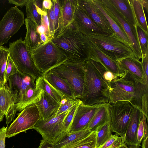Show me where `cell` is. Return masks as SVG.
<instances>
[{"instance_id":"cell-1","label":"cell","mask_w":148,"mask_h":148,"mask_svg":"<svg viewBox=\"0 0 148 148\" xmlns=\"http://www.w3.org/2000/svg\"><path fill=\"white\" fill-rule=\"evenodd\" d=\"M124 71L123 76L109 83V103L128 101L138 107L148 119V84H143L128 71Z\"/></svg>"},{"instance_id":"cell-2","label":"cell","mask_w":148,"mask_h":148,"mask_svg":"<svg viewBox=\"0 0 148 148\" xmlns=\"http://www.w3.org/2000/svg\"><path fill=\"white\" fill-rule=\"evenodd\" d=\"M51 40L65 53L68 60L84 63L90 59L92 45L87 36L76 29L72 23L61 35Z\"/></svg>"},{"instance_id":"cell-3","label":"cell","mask_w":148,"mask_h":148,"mask_svg":"<svg viewBox=\"0 0 148 148\" xmlns=\"http://www.w3.org/2000/svg\"><path fill=\"white\" fill-rule=\"evenodd\" d=\"M85 78L83 95L84 105L107 104L110 101V87L89 60L84 64Z\"/></svg>"},{"instance_id":"cell-4","label":"cell","mask_w":148,"mask_h":148,"mask_svg":"<svg viewBox=\"0 0 148 148\" xmlns=\"http://www.w3.org/2000/svg\"><path fill=\"white\" fill-rule=\"evenodd\" d=\"M29 50L35 66L43 75L68 60L66 55L51 39Z\"/></svg>"},{"instance_id":"cell-5","label":"cell","mask_w":148,"mask_h":148,"mask_svg":"<svg viewBox=\"0 0 148 148\" xmlns=\"http://www.w3.org/2000/svg\"><path fill=\"white\" fill-rule=\"evenodd\" d=\"M87 37L92 45L115 61L135 56L130 46L112 35L94 34Z\"/></svg>"},{"instance_id":"cell-6","label":"cell","mask_w":148,"mask_h":148,"mask_svg":"<svg viewBox=\"0 0 148 148\" xmlns=\"http://www.w3.org/2000/svg\"><path fill=\"white\" fill-rule=\"evenodd\" d=\"M84 64L67 60L50 70L66 81L72 89L75 98L79 100L82 97L85 81Z\"/></svg>"},{"instance_id":"cell-7","label":"cell","mask_w":148,"mask_h":148,"mask_svg":"<svg viewBox=\"0 0 148 148\" xmlns=\"http://www.w3.org/2000/svg\"><path fill=\"white\" fill-rule=\"evenodd\" d=\"M8 49L10 56L20 72L36 79L43 75L35 66L29 48L21 38L10 42Z\"/></svg>"},{"instance_id":"cell-8","label":"cell","mask_w":148,"mask_h":148,"mask_svg":"<svg viewBox=\"0 0 148 148\" xmlns=\"http://www.w3.org/2000/svg\"><path fill=\"white\" fill-rule=\"evenodd\" d=\"M112 132L123 137L130 120L133 106L128 101H118L106 104Z\"/></svg>"},{"instance_id":"cell-9","label":"cell","mask_w":148,"mask_h":148,"mask_svg":"<svg viewBox=\"0 0 148 148\" xmlns=\"http://www.w3.org/2000/svg\"><path fill=\"white\" fill-rule=\"evenodd\" d=\"M70 110L57 116H52L45 121L40 119L33 129L41 135L43 139L53 145L66 133L64 121Z\"/></svg>"},{"instance_id":"cell-10","label":"cell","mask_w":148,"mask_h":148,"mask_svg":"<svg viewBox=\"0 0 148 148\" xmlns=\"http://www.w3.org/2000/svg\"><path fill=\"white\" fill-rule=\"evenodd\" d=\"M40 118V111L36 103L27 107L18 114L17 118L8 127L6 138H10L21 132L33 129Z\"/></svg>"},{"instance_id":"cell-11","label":"cell","mask_w":148,"mask_h":148,"mask_svg":"<svg viewBox=\"0 0 148 148\" xmlns=\"http://www.w3.org/2000/svg\"><path fill=\"white\" fill-rule=\"evenodd\" d=\"M23 12L17 7H12L0 21V45L7 43L24 23Z\"/></svg>"},{"instance_id":"cell-12","label":"cell","mask_w":148,"mask_h":148,"mask_svg":"<svg viewBox=\"0 0 148 148\" xmlns=\"http://www.w3.org/2000/svg\"><path fill=\"white\" fill-rule=\"evenodd\" d=\"M110 15L122 27L127 35L130 47L135 58L139 60L142 58L136 28L128 22L108 0H101Z\"/></svg>"},{"instance_id":"cell-13","label":"cell","mask_w":148,"mask_h":148,"mask_svg":"<svg viewBox=\"0 0 148 148\" xmlns=\"http://www.w3.org/2000/svg\"><path fill=\"white\" fill-rule=\"evenodd\" d=\"M37 79L19 71L9 77L7 84L12 93L17 98L16 104L22 101L28 88L36 86Z\"/></svg>"},{"instance_id":"cell-14","label":"cell","mask_w":148,"mask_h":148,"mask_svg":"<svg viewBox=\"0 0 148 148\" xmlns=\"http://www.w3.org/2000/svg\"><path fill=\"white\" fill-rule=\"evenodd\" d=\"M72 23L76 29L86 36L94 34H108L95 23L78 4Z\"/></svg>"},{"instance_id":"cell-15","label":"cell","mask_w":148,"mask_h":148,"mask_svg":"<svg viewBox=\"0 0 148 148\" xmlns=\"http://www.w3.org/2000/svg\"><path fill=\"white\" fill-rule=\"evenodd\" d=\"M103 105L87 106L81 102L75 112L69 132L78 131L87 128L88 124L97 110Z\"/></svg>"},{"instance_id":"cell-16","label":"cell","mask_w":148,"mask_h":148,"mask_svg":"<svg viewBox=\"0 0 148 148\" xmlns=\"http://www.w3.org/2000/svg\"><path fill=\"white\" fill-rule=\"evenodd\" d=\"M60 11L58 28L52 38L61 35L72 23L78 5V0H60Z\"/></svg>"},{"instance_id":"cell-17","label":"cell","mask_w":148,"mask_h":148,"mask_svg":"<svg viewBox=\"0 0 148 148\" xmlns=\"http://www.w3.org/2000/svg\"><path fill=\"white\" fill-rule=\"evenodd\" d=\"M82 7L95 23L107 34L114 36L108 21L95 5L94 0H78Z\"/></svg>"},{"instance_id":"cell-18","label":"cell","mask_w":148,"mask_h":148,"mask_svg":"<svg viewBox=\"0 0 148 148\" xmlns=\"http://www.w3.org/2000/svg\"><path fill=\"white\" fill-rule=\"evenodd\" d=\"M17 101V98L12 93L7 83L0 87V111L5 114L7 125L15 116Z\"/></svg>"},{"instance_id":"cell-19","label":"cell","mask_w":148,"mask_h":148,"mask_svg":"<svg viewBox=\"0 0 148 148\" xmlns=\"http://www.w3.org/2000/svg\"><path fill=\"white\" fill-rule=\"evenodd\" d=\"M90 59L100 62L118 78L123 76L125 71L119 68L118 62L92 45Z\"/></svg>"},{"instance_id":"cell-20","label":"cell","mask_w":148,"mask_h":148,"mask_svg":"<svg viewBox=\"0 0 148 148\" xmlns=\"http://www.w3.org/2000/svg\"><path fill=\"white\" fill-rule=\"evenodd\" d=\"M143 112L137 107L134 106L130 120L124 137L125 143L127 145L137 144V132Z\"/></svg>"},{"instance_id":"cell-21","label":"cell","mask_w":148,"mask_h":148,"mask_svg":"<svg viewBox=\"0 0 148 148\" xmlns=\"http://www.w3.org/2000/svg\"><path fill=\"white\" fill-rule=\"evenodd\" d=\"M42 76L50 85L64 96L75 98L72 89L64 79L50 71L46 73Z\"/></svg>"},{"instance_id":"cell-22","label":"cell","mask_w":148,"mask_h":148,"mask_svg":"<svg viewBox=\"0 0 148 148\" xmlns=\"http://www.w3.org/2000/svg\"><path fill=\"white\" fill-rule=\"evenodd\" d=\"M39 110L41 119L44 121L53 115L59 104L42 90L39 99L36 103Z\"/></svg>"},{"instance_id":"cell-23","label":"cell","mask_w":148,"mask_h":148,"mask_svg":"<svg viewBox=\"0 0 148 148\" xmlns=\"http://www.w3.org/2000/svg\"><path fill=\"white\" fill-rule=\"evenodd\" d=\"M118 62L119 67L121 70L128 71L138 80L145 84L141 62L137 60L135 56L126 58Z\"/></svg>"},{"instance_id":"cell-24","label":"cell","mask_w":148,"mask_h":148,"mask_svg":"<svg viewBox=\"0 0 148 148\" xmlns=\"http://www.w3.org/2000/svg\"><path fill=\"white\" fill-rule=\"evenodd\" d=\"M94 1L109 23L114 32V37L130 47V41L126 34L120 25L111 16L101 0Z\"/></svg>"},{"instance_id":"cell-25","label":"cell","mask_w":148,"mask_h":148,"mask_svg":"<svg viewBox=\"0 0 148 148\" xmlns=\"http://www.w3.org/2000/svg\"><path fill=\"white\" fill-rule=\"evenodd\" d=\"M25 21L26 33L23 41L29 49H34L42 43L35 24L27 17L25 19Z\"/></svg>"},{"instance_id":"cell-26","label":"cell","mask_w":148,"mask_h":148,"mask_svg":"<svg viewBox=\"0 0 148 148\" xmlns=\"http://www.w3.org/2000/svg\"><path fill=\"white\" fill-rule=\"evenodd\" d=\"M124 18L136 28L137 25L130 0H108Z\"/></svg>"},{"instance_id":"cell-27","label":"cell","mask_w":148,"mask_h":148,"mask_svg":"<svg viewBox=\"0 0 148 148\" xmlns=\"http://www.w3.org/2000/svg\"><path fill=\"white\" fill-rule=\"evenodd\" d=\"M42 90L36 80V86L28 88L22 101L16 105L17 111H21L27 107L36 103L39 99Z\"/></svg>"},{"instance_id":"cell-28","label":"cell","mask_w":148,"mask_h":148,"mask_svg":"<svg viewBox=\"0 0 148 148\" xmlns=\"http://www.w3.org/2000/svg\"><path fill=\"white\" fill-rule=\"evenodd\" d=\"M92 132L87 128L78 131L69 132L58 142L52 145L53 148H61L69 144L85 138L89 135Z\"/></svg>"},{"instance_id":"cell-29","label":"cell","mask_w":148,"mask_h":148,"mask_svg":"<svg viewBox=\"0 0 148 148\" xmlns=\"http://www.w3.org/2000/svg\"><path fill=\"white\" fill-rule=\"evenodd\" d=\"M109 121L106 104H104L97 110L88 124V127L92 132L95 131L99 127Z\"/></svg>"},{"instance_id":"cell-30","label":"cell","mask_w":148,"mask_h":148,"mask_svg":"<svg viewBox=\"0 0 148 148\" xmlns=\"http://www.w3.org/2000/svg\"><path fill=\"white\" fill-rule=\"evenodd\" d=\"M137 25L148 34L146 19L141 0H130Z\"/></svg>"},{"instance_id":"cell-31","label":"cell","mask_w":148,"mask_h":148,"mask_svg":"<svg viewBox=\"0 0 148 148\" xmlns=\"http://www.w3.org/2000/svg\"><path fill=\"white\" fill-rule=\"evenodd\" d=\"M96 132H92L86 137L69 144L61 148H95Z\"/></svg>"},{"instance_id":"cell-32","label":"cell","mask_w":148,"mask_h":148,"mask_svg":"<svg viewBox=\"0 0 148 148\" xmlns=\"http://www.w3.org/2000/svg\"><path fill=\"white\" fill-rule=\"evenodd\" d=\"M37 81L40 89L43 90L60 105L64 96L50 85L42 76L38 78Z\"/></svg>"},{"instance_id":"cell-33","label":"cell","mask_w":148,"mask_h":148,"mask_svg":"<svg viewBox=\"0 0 148 148\" xmlns=\"http://www.w3.org/2000/svg\"><path fill=\"white\" fill-rule=\"evenodd\" d=\"M96 132L95 148H99L103 145L112 135V131L109 122L99 127Z\"/></svg>"},{"instance_id":"cell-34","label":"cell","mask_w":148,"mask_h":148,"mask_svg":"<svg viewBox=\"0 0 148 148\" xmlns=\"http://www.w3.org/2000/svg\"><path fill=\"white\" fill-rule=\"evenodd\" d=\"M25 6L27 18L33 22L37 27L40 26L42 15L37 10L34 0H28Z\"/></svg>"},{"instance_id":"cell-35","label":"cell","mask_w":148,"mask_h":148,"mask_svg":"<svg viewBox=\"0 0 148 148\" xmlns=\"http://www.w3.org/2000/svg\"><path fill=\"white\" fill-rule=\"evenodd\" d=\"M10 55L9 49L0 45V87L5 84V76L8 58Z\"/></svg>"},{"instance_id":"cell-36","label":"cell","mask_w":148,"mask_h":148,"mask_svg":"<svg viewBox=\"0 0 148 148\" xmlns=\"http://www.w3.org/2000/svg\"><path fill=\"white\" fill-rule=\"evenodd\" d=\"M79 99L64 97L59 105L55 113L52 116H57L71 109L74 106L81 102Z\"/></svg>"},{"instance_id":"cell-37","label":"cell","mask_w":148,"mask_h":148,"mask_svg":"<svg viewBox=\"0 0 148 148\" xmlns=\"http://www.w3.org/2000/svg\"><path fill=\"white\" fill-rule=\"evenodd\" d=\"M90 61L101 75L104 81L109 85L110 83L117 78L112 73L108 70L100 62L90 59Z\"/></svg>"},{"instance_id":"cell-38","label":"cell","mask_w":148,"mask_h":148,"mask_svg":"<svg viewBox=\"0 0 148 148\" xmlns=\"http://www.w3.org/2000/svg\"><path fill=\"white\" fill-rule=\"evenodd\" d=\"M136 30L142 56L143 57L148 52V34L145 33L138 25Z\"/></svg>"},{"instance_id":"cell-39","label":"cell","mask_w":148,"mask_h":148,"mask_svg":"<svg viewBox=\"0 0 148 148\" xmlns=\"http://www.w3.org/2000/svg\"><path fill=\"white\" fill-rule=\"evenodd\" d=\"M147 118L143 113L138 128L137 139V143H141L142 140L148 137V128Z\"/></svg>"},{"instance_id":"cell-40","label":"cell","mask_w":148,"mask_h":148,"mask_svg":"<svg viewBox=\"0 0 148 148\" xmlns=\"http://www.w3.org/2000/svg\"><path fill=\"white\" fill-rule=\"evenodd\" d=\"M125 144L123 138L115 134L112 135L110 138L99 148H115Z\"/></svg>"},{"instance_id":"cell-41","label":"cell","mask_w":148,"mask_h":148,"mask_svg":"<svg viewBox=\"0 0 148 148\" xmlns=\"http://www.w3.org/2000/svg\"><path fill=\"white\" fill-rule=\"evenodd\" d=\"M18 71L10 55L8 58L5 73V83H7L9 77Z\"/></svg>"},{"instance_id":"cell-42","label":"cell","mask_w":148,"mask_h":148,"mask_svg":"<svg viewBox=\"0 0 148 148\" xmlns=\"http://www.w3.org/2000/svg\"><path fill=\"white\" fill-rule=\"evenodd\" d=\"M79 104L74 106L70 110L65 119L64 124V130L66 133L69 131L75 114Z\"/></svg>"},{"instance_id":"cell-43","label":"cell","mask_w":148,"mask_h":148,"mask_svg":"<svg viewBox=\"0 0 148 148\" xmlns=\"http://www.w3.org/2000/svg\"><path fill=\"white\" fill-rule=\"evenodd\" d=\"M54 9V5L53 1V5L51 9L45 11L46 12L48 18L51 38H53L55 31V17Z\"/></svg>"},{"instance_id":"cell-44","label":"cell","mask_w":148,"mask_h":148,"mask_svg":"<svg viewBox=\"0 0 148 148\" xmlns=\"http://www.w3.org/2000/svg\"><path fill=\"white\" fill-rule=\"evenodd\" d=\"M52 1L54 7L55 32L58 27V21L60 11V2L59 0H52Z\"/></svg>"},{"instance_id":"cell-45","label":"cell","mask_w":148,"mask_h":148,"mask_svg":"<svg viewBox=\"0 0 148 148\" xmlns=\"http://www.w3.org/2000/svg\"><path fill=\"white\" fill-rule=\"evenodd\" d=\"M141 61L144 74V81L145 84H148V52L146 56L142 58Z\"/></svg>"},{"instance_id":"cell-46","label":"cell","mask_w":148,"mask_h":148,"mask_svg":"<svg viewBox=\"0 0 148 148\" xmlns=\"http://www.w3.org/2000/svg\"><path fill=\"white\" fill-rule=\"evenodd\" d=\"M44 26L46 31V36L49 40H51L49 23L47 13L45 11L41 16V23Z\"/></svg>"},{"instance_id":"cell-47","label":"cell","mask_w":148,"mask_h":148,"mask_svg":"<svg viewBox=\"0 0 148 148\" xmlns=\"http://www.w3.org/2000/svg\"><path fill=\"white\" fill-rule=\"evenodd\" d=\"M8 126L0 128V148H5V138Z\"/></svg>"},{"instance_id":"cell-48","label":"cell","mask_w":148,"mask_h":148,"mask_svg":"<svg viewBox=\"0 0 148 148\" xmlns=\"http://www.w3.org/2000/svg\"><path fill=\"white\" fill-rule=\"evenodd\" d=\"M37 10L41 15L45 12L43 6V0H34Z\"/></svg>"},{"instance_id":"cell-49","label":"cell","mask_w":148,"mask_h":148,"mask_svg":"<svg viewBox=\"0 0 148 148\" xmlns=\"http://www.w3.org/2000/svg\"><path fill=\"white\" fill-rule=\"evenodd\" d=\"M28 0H8L9 3L14 4L17 7H22L26 5Z\"/></svg>"},{"instance_id":"cell-50","label":"cell","mask_w":148,"mask_h":148,"mask_svg":"<svg viewBox=\"0 0 148 148\" xmlns=\"http://www.w3.org/2000/svg\"><path fill=\"white\" fill-rule=\"evenodd\" d=\"M43 6L45 11L51 9L53 5L52 0H43Z\"/></svg>"},{"instance_id":"cell-51","label":"cell","mask_w":148,"mask_h":148,"mask_svg":"<svg viewBox=\"0 0 148 148\" xmlns=\"http://www.w3.org/2000/svg\"><path fill=\"white\" fill-rule=\"evenodd\" d=\"M37 148H53L51 145L44 139L41 140L39 147Z\"/></svg>"},{"instance_id":"cell-52","label":"cell","mask_w":148,"mask_h":148,"mask_svg":"<svg viewBox=\"0 0 148 148\" xmlns=\"http://www.w3.org/2000/svg\"><path fill=\"white\" fill-rule=\"evenodd\" d=\"M37 31L40 35L42 33H45L46 35V31L45 28L42 23H41L40 26L37 28Z\"/></svg>"},{"instance_id":"cell-53","label":"cell","mask_w":148,"mask_h":148,"mask_svg":"<svg viewBox=\"0 0 148 148\" xmlns=\"http://www.w3.org/2000/svg\"><path fill=\"white\" fill-rule=\"evenodd\" d=\"M40 35V40L42 43H46L49 40H50L48 39L45 33L41 34Z\"/></svg>"},{"instance_id":"cell-54","label":"cell","mask_w":148,"mask_h":148,"mask_svg":"<svg viewBox=\"0 0 148 148\" xmlns=\"http://www.w3.org/2000/svg\"><path fill=\"white\" fill-rule=\"evenodd\" d=\"M140 143L135 145H127L126 144L124 145V148H140Z\"/></svg>"},{"instance_id":"cell-55","label":"cell","mask_w":148,"mask_h":148,"mask_svg":"<svg viewBox=\"0 0 148 148\" xmlns=\"http://www.w3.org/2000/svg\"><path fill=\"white\" fill-rule=\"evenodd\" d=\"M143 9H145L147 12L148 11V1L147 0H141Z\"/></svg>"},{"instance_id":"cell-56","label":"cell","mask_w":148,"mask_h":148,"mask_svg":"<svg viewBox=\"0 0 148 148\" xmlns=\"http://www.w3.org/2000/svg\"><path fill=\"white\" fill-rule=\"evenodd\" d=\"M142 147V148H148V137L143 140Z\"/></svg>"},{"instance_id":"cell-57","label":"cell","mask_w":148,"mask_h":148,"mask_svg":"<svg viewBox=\"0 0 148 148\" xmlns=\"http://www.w3.org/2000/svg\"><path fill=\"white\" fill-rule=\"evenodd\" d=\"M4 116V114L0 111V122L3 121Z\"/></svg>"},{"instance_id":"cell-58","label":"cell","mask_w":148,"mask_h":148,"mask_svg":"<svg viewBox=\"0 0 148 148\" xmlns=\"http://www.w3.org/2000/svg\"><path fill=\"white\" fill-rule=\"evenodd\" d=\"M125 144L123 145H122L120 146H119L118 147H116L115 148H124V145Z\"/></svg>"}]
</instances>
